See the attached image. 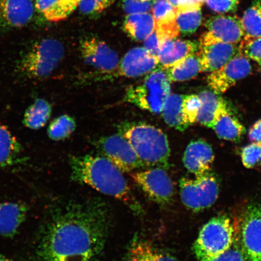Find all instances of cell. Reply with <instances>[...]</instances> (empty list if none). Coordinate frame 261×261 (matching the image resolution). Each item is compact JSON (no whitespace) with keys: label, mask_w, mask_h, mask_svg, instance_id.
Wrapping results in <instances>:
<instances>
[{"label":"cell","mask_w":261,"mask_h":261,"mask_svg":"<svg viewBox=\"0 0 261 261\" xmlns=\"http://www.w3.org/2000/svg\"><path fill=\"white\" fill-rule=\"evenodd\" d=\"M208 31L202 35L200 44L214 42L236 44L245 37L241 21L236 16L218 15L208 19Z\"/></svg>","instance_id":"cell-12"},{"label":"cell","mask_w":261,"mask_h":261,"mask_svg":"<svg viewBox=\"0 0 261 261\" xmlns=\"http://www.w3.org/2000/svg\"><path fill=\"white\" fill-rule=\"evenodd\" d=\"M155 0H123V9L127 15L145 14L151 11Z\"/></svg>","instance_id":"cell-37"},{"label":"cell","mask_w":261,"mask_h":261,"mask_svg":"<svg viewBox=\"0 0 261 261\" xmlns=\"http://www.w3.org/2000/svg\"><path fill=\"white\" fill-rule=\"evenodd\" d=\"M163 69L171 82H184L192 79L201 72L198 52L189 55L172 67Z\"/></svg>","instance_id":"cell-23"},{"label":"cell","mask_w":261,"mask_h":261,"mask_svg":"<svg viewBox=\"0 0 261 261\" xmlns=\"http://www.w3.org/2000/svg\"><path fill=\"white\" fill-rule=\"evenodd\" d=\"M151 11L156 25L170 24L176 21L177 8L167 0H155Z\"/></svg>","instance_id":"cell-32"},{"label":"cell","mask_w":261,"mask_h":261,"mask_svg":"<svg viewBox=\"0 0 261 261\" xmlns=\"http://www.w3.org/2000/svg\"><path fill=\"white\" fill-rule=\"evenodd\" d=\"M171 83L163 68L159 67L146 74L141 83L127 90L126 100L149 112L162 113L171 95Z\"/></svg>","instance_id":"cell-6"},{"label":"cell","mask_w":261,"mask_h":261,"mask_svg":"<svg viewBox=\"0 0 261 261\" xmlns=\"http://www.w3.org/2000/svg\"><path fill=\"white\" fill-rule=\"evenodd\" d=\"M201 106L199 111L197 120L208 128L213 129L222 114L227 111L226 102L218 93L205 90L199 94Z\"/></svg>","instance_id":"cell-20"},{"label":"cell","mask_w":261,"mask_h":261,"mask_svg":"<svg viewBox=\"0 0 261 261\" xmlns=\"http://www.w3.org/2000/svg\"><path fill=\"white\" fill-rule=\"evenodd\" d=\"M97 147L102 156L122 172H130L145 167L128 140L123 135L104 137L98 140Z\"/></svg>","instance_id":"cell-10"},{"label":"cell","mask_w":261,"mask_h":261,"mask_svg":"<svg viewBox=\"0 0 261 261\" xmlns=\"http://www.w3.org/2000/svg\"><path fill=\"white\" fill-rule=\"evenodd\" d=\"M122 135L145 167L169 168L171 150L167 136L161 129L149 124L138 123L127 126Z\"/></svg>","instance_id":"cell-3"},{"label":"cell","mask_w":261,"mask_h":261,"mask_svg":"<svg viewBox=\"0 0 261 261\" xmlns=\"http://www.w3.org/2000/svg\"><path fill=\"white\" fill-rule=\"evenodd\" d=\"M80 49L85 63L98 72L110 74L118 70V55L99 39H86L81 42Z\"/></svg>","instance_id":"cell-11"},{"label":"cell","mask_w":261,"mask_h":261,"mask_svg":"<svg viewBox=\"0 0 261 261\" xmlns=\"http://www.w3.org/2000/svg\"><path fill=\"white\" fill-rule=\"evenodd\" d=\"M260 162H261V161H260Z\"/></svg>","instance_id":"cell-46"},{"label":"cell","mask_w":261,"mask_h":261,"mask_svg":"<svg viewBox=\"0 0 261 261\" xmlns=\"http://www.w3.org/2000/svg\"><path fill=\"white\" fill-rule=\"evenodd\" d=\"M241 21L245 37H261V0H256L253 7L245 12Z\"/></svg>","instance_id":"cell-29"},{"label":"cell","mask_w":261,"mask_h":261,"mask_svg":"<svg viewBox=\"0 0 261 261\" xmlns=\"http://www.w3.org/2000/svg\"><path fill=\"white\" fill-rule=\"evenodd\" d=\"M251 70L249 59L238 54L220 69L212 71L207 77V83L215 93H223L247 76Z\"/></svg>","instance_id":"cell-13"},{"label":"cell","mask_w":261,"mask_h":261,"mask_svg":"<svg viewBox=\"0 0 261 261\" xmlns=\"http://www.w3.org/2000/svg\"><path fill=\"white\" fill-rule=\"evenodd\" d=\"M64 56V48L54 38L36 42L21 57L17 70L22 76L30 80L44 79L54 73Z\"/></svg>","instance_id":"cell-4"},{"label":"cell","mask_w":261,"mask_h":261,"mask_svg":"<svg viewBox=\"0 0 261 261\" xmlns=\"http://www.w3.org/2000/svg\"><path fill=\"white\" fill-rule=\"evenodd\" d=\"M81 0H61L64 14L67 18L79 6Z\"/></svg>","instance_id":"cell-41"},{"label":"cell","mask_w":261,"mask_h":261,"mask_svg":"<svg viewBox=\"0 0 261 261\" xmlns=\"http://www.w3.org/2000/svg\"><path fill=\"white\" fill-rule=\"evenodd\" d=\"M34 0H0V26L6 29L24 27L32 21Z\"/></svg>","instance_id":"cell-16"},{"label":"cell","mask_w":261,"mask_h":261,"mask_svg":"<svg viewBox=\"0 0 261 261\" xmlns=\"http://www.w3.org/2000/svg\"><path fill=\"white\" fill-rule=\"evenodd\" d=\"M212 261H245L242 252H241L238 238L234 239L232 246L226 253L221 254Z\"/></svg>","instance_id":"cell-39"},{"label":"cell","mask_w":261,"mask_h":261,"mask_svg":"<svg viewBox=\"0 0 261 261\" xmlns=\"http://www.w3.org/2000/svg\"><path fill=\"white\" fill-rule=\"evenodd\" d=\"M240 54L261 65V37H244L239 45Z\"/></svg>","instance_id":"cell-34"},{"label":"cell","mask_w":261,"mask_h":261,"mask_svg":"<svg viewBox=\"0 0 261 261\" xmlns=\"http://www.w3.org/2000/svg\"><path fill=\"white\" fill-rule=\"evenodd\" d=\"M240 246L245 261H261V205L250 204L243 215Z\"/></svg>","instance_id":"cell-8"},{"label":"cell","mask_w":261,"mask_h":261,"mask_svg":"<svg viewBox=\"0 0 261 261\" xmlns=\"http://www.w3.org/2000/svg\"><path fill=\"white\" fill-rule=\"evenodd\" d=\"M116 0H81L79 6L82 14L96 15L112 6Z\"/></svg>","instance_id":"cell-35"},{"label":"cell","mask_w":261,"mask_h":261,"mask_svg":"<svg viewBox=\"0 0 261 261\" xmlns=\"http://www.w3.org/2000/svg\"><path fill=\"white\" fill-rule=\"evenodd\" d=\"M126 261H141L133 248L130 246Z\"/></svg>","instance_id":"cell-42"},{"label":"cell","mask_w":261,"mask_h":261,"mask_svg":"<svg viewBox=\"0 0 261 261\" xmlns=\"http://www.w3.org/2000/svg\"><path fill=\"white\" fill-rule=\"evenodd\" d=\"M51 111V106L48 101L38 99L25 110L22 122L29 129H40L46 125Z\"/></svg>","instance_id":"cell-24"},{"label":"cell","mask_w":261,"mask_h":261,"mask_svg":"<svg viewBox=\"0 0 261 261\" xmlns=\"http://www.w3.org/2000/svg\"><path fill=\"white\" fill-rule=\"evenodd\" d=\"M241 159L245 167L254 168L261 161V144L252 143L245 146L241 152Z\"/></svg>","instance_id":"cell-36"},{"label":"cell","mask_w":261,"mask_h":261,"mask_svg":"<svg viewBox=\"0 0 261 261\" xmlns=\"http://www.w3.org/2000/svg\"><path fill=\"white\" fill-rule=\"evenodd\" d=\"M76 124L72 117L64 114L54 119L47 129L48 138L54 141H61L71 135L76 129Z\"/></svg>","instance_id":"cell-28"},{"label":"cell","mask_w":261,"mask_h":261,"mask_svg":"<svg viewBox=\"0 0 261 261\" xmlns=\"http://www.w3.org/2000/svg\"><path fill=\"white\" fill-rule=\"evenodd\" d=\"M35 7L48 21L59 22L66 19L61 0H34Z\"/></svg>","instance_id":"cell-31"},{"label":"cell","mask_w":261,"mask_h":261,"mask_svg":"<svg viewBox=\"0 0 261 261\" xmlns=\"http://www.w3.org/2000/svg\"><path fill=\"white\" fill-rule=\"evenodd\" d=\"M201 106V102L198 95H185L182 102V113L184 122L188 127L197 121Z\"/></svg>","instance_id":"cell-33"},{"label":"cell","mask_w":261,"mask_h":261,"mask_svg":"<svg viewBox=\"0 0 261 261\" xmlns=\"http://www.w3.org/2000/svg\"><path fill=\"white\" fill-rule=\"evenodd\" d=\"M199 46L195 42L172 39L165 41L158 54L159 64L163 68L173 66L185 58L197 52Z\"/></svg>","instance_id":"cell-18"},{"label":"cell","mask_w":261,"mask_h":261,"mask_svg":"<svg viewBox=\"0 0 261 261\" xmlns=\"http://www.w3.org/2000/svg\"><path fill=\"white\" fill-rule=\"evenodd\" d=\"M180 197L186 207L199 212L211 206L219 194V182L210 172L195 178L184 177L179 180Z\"/></svg>","instance_id":"cell-7"},{"label":"cell","mask_w":261,"mask_h":261,"mask_svg":"<svg viewBox=\"0 0 261 261\" xmlns=\"http://www.w3.org/2000/svg\"><path fill=\"white\" fill-rule=\"evenodd\" d=\"M0 261H12L11 259L8 258V257H6L4 255V254H3L2 253H0Z\"/></svg>","instance_id":"cell-44"},{"label":"cell","mask_w":261,"mask_h":261,"mask_svg":"<svg viewBox=\"0 0 261 261\" xmlns=\"http://www.w3.org/2000/svg\"><path fill=\"white\" fill-rule=\"evenodd\" d=\"M159 64L158 57L145 47L134 48L120 61L117 73L124 77H138L151 73Z\"/></svg>","instance_id":"cell-14"},{"label":"cell","mask_w":261,"mask_h":261,"mask_svg":"<svg viewBox=\"0 0 261 261\" xmlns=\"http://www.w3.org/2000/svg\"><path fill=\"white\" fill-rule=\"evenodd\" d=\"M112 213L92 197L68 204L45 227L39 244L42 261H98L109 238Z\"/></svg>","instance_id":"cell-1"},{"label":"cell","mask_w":261,"mask_h":261,"mask_svg":"<svg viewBox=\"0 0 261 261\" xmlns=\"http://www.w3.org/2000/svg\"><path fill=\"white\" fill-rule=\"evenodd\" d=\"M198 2H200L203 4V3L205 2H206V0H197Z\"/></svg>","instance_id":"cell-45"},{"label":"cell","mask_w":261,"mask_h":261,"mask_svg":"<svg viewBox=\"0 0 261 261\" xmlns=\"http://www.w3.org/2000/svg\"><path fill=\"white\" fill-rule=\"evenodd\" d=\"M130 177L150 200L161 205L171 203L174 194V184L164 169L130 172Z\"/></svg>","instance_id":"cell-9"},{"label":"cell","mask_w":261,"mask_h":261,"mask_svg":"<svg viewBox=\"0 0 261 261\" xmlns=\"http://www.w3.org/2000/svg\"><path fill=\"white\" fill-rule=\"evenodd\" d=\"M185 95L171 94L166 101L162 111L163 119L169 126L184 132L188 127L186 125L182 113V102Z\"/></svg>","instance_id":"cell-26"},{"label":"cell","mask_w":261,"mask_h":261,"mask_svg":"<svg viewBox=\"0 0 261 261\" xmlns=\"http://www.w3.org/2000/svg\"><path fill=\"white\" fill-rule=\"evenodd\" d=\"M206 2L212 11L218 13L234 11L238 4V0H206Z\"/></svg>","instance_id":"cell-38"},{"label":"cell","mask_w":261,"mask_h":261,"mask_svg":"<svg viewBox=\"0 0 261 261\" xmlns=\"http://www.w3.org/2000/svg\"><path fill=\"white\" fill-rule=\"evenodd\" d=\"M156 27L154 16L149 13L126 16L124 29L130 37L136 41H145Z\"/></svg>","instance_id":"cell-22"},{"label":"cell","mask_w":261,"mask_h":261,"mask_svg":"<svg viewBox=\"0 0 261 261\" xmlns=\"http://www.w3.org/2000/svg\"><path fill=\"white\" fill-rule=\"evenodd\" d=\"M22 147L9 129L0 122V167L6 168L21 161Z\"/></svg>","instance_id":"cell-21"},{"label":"cell","mask_w":261,"mask_h":261,"mask_svg":"<svg viewBox=\"0 0 261 261\" xmlns=\"http://www.w3.org/2000/svg\"><path fill=\"white\" fill-rule=\"evenodd\" d=\"M249 139L253 143L261 144V119L254 123L249 132Z\"/></svg>","instance_id":"cell-40"},{"label":"cell","mask_w":261,"mask_h":261,"mask_svg":"<svg viewBox=\"0 0 261 261\" xmlns=\"http://www.w3.org/2000/svg\"><path fill=\"white\" fill-rule=\"evenodd\" d=\"M167 1L175 8H177L179 2V0H167Z\"/></svg>","instance_id":"cell-43"},{"label":"cell","mask_w":261,"mask_h":261,"mask_svg":"<svg viewBox=\"0 0 261 261\" xmlns=\"http://www.w3.org/2000/svg\"><path fill=\"white\" fill-rule=\"evenodd\" d=\"M215 159L213 149L204 140L192 141L187 146L184 156L185 168L195 176L210 171Z\"/></svg>","instance_id":"cell-17"},{"label":"cell","mask_w":261,"mask_h":261,"mask_svg":"<svg viewBox=\"0 0 261 261\" xmlns=\"http://www.w3.org/2000/svg\"><path fill=\"white\" fill-rule=\"evenodd\" d=\"M176 22L180 33L193 34L200 27L202 20L201 8L177 10Z\"/></svg>","instance_id":"cell-30"},{"label":"cell","mask_w":261,"mask_h":261,"mask_svg":"<svg viewBox=\"0 0 261 261\" xmlns=\"http://www.w3.org/2000/svg\"><path fill=\"white\" fill-rule=\"evenodd\" d=\"M130 247L135 250L141 261H178L174 256L156 249L148 242L135 238Z\"/></svg>","instance_id":"cell-27"},{"label":"cell","mask_w":261,"mask_h":261,"mask_svg":"<svg viewBox=\"0 0 261 261\" xmlns=\"http://www.w3.org/2000/svg\"><path fill=\"white\" fill-rule=\"evenodd\" d=\"M71 178L104 195L122 202L136 215L143 214L141 204L134 194L123 173L103 156L85 155L70 159Z\"/></svg>","instance_id":"cell-2"},{"label":"cell","mask_w":261,"mask_h":261,"mask_svg":"<svg viewBox=\"0 0 261 261\" xmlns=\"http://www.w3.org/2000/svg\"><path fill=\"white\" fill-rule=\"evenodd\" d=\"M237 233L226 215L212 218L200 231L194 244L197 261H212L229 250Z\"/></svg>","instance_id":"cell-5"},{"label":"cell","mask_w":261,"mask_h":261,"mask_svg":"<svg viewBox=\"0 0 261 261\" xmlns=\"http://www.w3.org/2000/svg\"><path fill=\"white\" fill-rule=\"evenodd\" d=\"M28 207L16 202L0 201V236H14L27 217Z\"/></svg>","instance_id":"cell-19"},{"label":"cell","mask_w":261,"mask_h":261,"mask_svg":"<svg viewBox=\"0 0 261 261\" xmlns=\"http://www.w3.org/2000/svg\"><path fill=\"white\" fill-rule=\"evenodd\" d=\"M213 129L218 138L233 142L239 141L246 133L245 127L228 110L222 114Z\"/></svg>","instance_id":"cell-25"},{"label":"cell","mask_w":261,"mask_h":261,"mask_svg":"<svg viewBox=\"0 0 261 261\" xmlns=\"http://www.w3.org/2000/svg\"><path fill=\"white\" fill-rule=\"evenodd\" d=\"M198 52L200 58L201 72H212L220 69L240 54L239 46L236 44L214 42L200 44Z\"/></svg>","instance_id":"cell-15"}]
</instances>
